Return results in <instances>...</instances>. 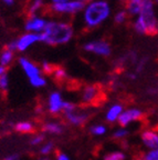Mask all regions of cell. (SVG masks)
<instances>
[{"mask_svg": "<svg viewBox=\"0 0 158 160\" xmlns=\"http://www.w3.org/2000/svg\"><path fill=\"white\" fill-rule=\"evenodd\" d=\"M40 35L41 41L47 45H63L69 42L73 37V27L67 22L48 21L44 30Z\"/></svg>", "mask_w": 158, "mask_h": 160, "instance_id": "obj_1", "label": "cell"}, {"mask_svg": "<svg viewBox=\"0 0 158 160\" xmlns=\"http://www.w3.org/2000/svg\"><path fill=\"white\" fill-rule=\"evenodd\" d=\"M136 32L155 35L158 32V20L155 13L153 0H144L143 8L134 23Z\"/></svg>", "mask_w": 158, "mask_h": 160, "instance_id": "obj_2", "label": "cell"}, {"mask_svg": "<svg viewBox=\"0 0 158 160\" xmlns=\"http://www.w3.org/2000/svg\"><path fill=\"white\" fill-rule=\"evenodd\" d=\"M111 15V6L105 0L91 1L84 7L83 19L89 28H94L103 23Z\"/></svg>", "mask_w": 158, "mask_h": 160, "instance_id": "obj_3", "label": "cell"}, {"mask_svg": "<svg viewBox=\"0 0 158 160\" xmlns=\"http://www.w3.org/2000/svg\"><path fill=\"white\" fill-rule=\"evenodd\" d=\"M85 3L80 1V0H67L64 2L52 3L51 10L53 12L62 13V15H73L77 13L82 10H84Z\"/></svg>", "mask_w": 158, "mask_h": 160, "instance_id": "obj_4", "label": "cell"}, {"mask_svg": "<svg viewBox=\"0 0 158 160\" xmlns=\"http://www.w3.org/2000/svg\"><path fill=\"white\" fill-rule=\"evenodd\" d=\"M84 50H86L89 52H93L95 55L103 56L106 57L111 53V47L107 42L102 41V40H97V41H90L86 42L83 46Z\"/></svg>", "mask_w": 158, "mask_h": 160, "instance_id": "obj_5", "label": "cell"}, {"mask_svg": "<svg viewBox=\"0 0 158 160\" xmlns=\"http://www.w3.org/2000/svg\"><path fill=\"white\" fill-rule=\"evenodd\" d=\"M41 41V35L38 32H29L22 35L19 39L17 40L18 45V50L19 51H25L31 45H33L35 42H39Z\"/></svg>", "mask_w": 158, "mask_h": 160, "instance_id": "obj_6", "label": "cell"}, {"mask_svg": "<svg viewBox=\"0 0 158 160\" xmlns=\"http://www.w3.org/2000/svg\"><path fill=\"white\" fill-rule=\"evenodd\" d=\"M47 22H48L47 20L43 19V18H41V17H38L37 15L31 16V17L29 18V20L26 22L25 28L27 31H29V32L40 33L44 30L45 26H47Z\"/></svg>", "mask_w": 158, "mask_h": 160, "instance_id": "obj_7", "label": "cell"}, {"mask_svg": "<svg viewBox=\"0 0 158 160\" xmlns=\"http://www.w3.org/2000/svg\"><path fill=\"white\" fill-rule=\"evenodd\" d=\"M142 116H143V112H142L141 110L133 108V109H128V110H126V111H123L117 121H118L121 126L126 127V126L129 125V123L133 122V121L141 119Z\"/></svg>", "mask_w": 158, "mask_h": 160, "instance_id": "obj_8", "label": "cell"}, {"mask_svg": "<svg viewBox=\"0 0 158 160\" xmlns=\"http://www.w3.org/2000/svg\"><path fill=\"white\" fill-rule=\"evenodd\" d=\"M142 141L144 146L147 147L148 149H157L158 148V132L147 130L142 133Z\"/></svg>", "mask_w": 158, "mask_h": 160, "instance_id": "obj_9", "label": "cell"}, {"mask_svg": "<svg viewBox=\"0 0 158 160\" xmlns=\"http://www.w3.org/2000/svg\"><path fill=\"white\" fill-rule=\"evenodd\" d=\"M19 63L21 66V68L23 69V71L26 72V75L29 78L35 77L38 75H41V70L39 67H37L35 65H33L29 59L27 58H20L19 59Z\"/></svg>", "mask_w": 158, "mask_h": 160, "instance_id": "obj_10", "label": "cell"}, {"mask_svg": "<svg viewBox=\"0 0 158 160\" xmlns=\"http://www.w3.org/2000/svg\"><path fill=\"white\" fill-rule=\"evenodd\" d=\"M63 100L59 92H52L49 97V111L53 115H57L62 111L63 107Z\"/></svg>", "mask_w": 158, "mask_h": 160, "instance_id": "obj_11", "label": "cell"}, {"mask_svg": "<svg viewBox=\"0 0 158 160\" xmlns=\"http://www.w3.org/2000/svg\"><path fill=\"white\" fill-rule=\"evenodd\" d=\"M99 88L96 86H87L82 92V100L84 102H92L94 100H96L99 97Z\"/></svg>", "mask_w": 158, "mask_h": 160, "instance_id": "obj_12", "label": "cell"}, {"mask_svg": "<svg viewBox=\"0 0 158 160\" xmlns=\"http://www.w3.org/2000/svg\"><path fill=\"white\" fill-rule=\"evenodd\" d=\"M65 117L67 118V120H69L72 125L81 126V125H83L85 121H86L89 116H87L86 113L77 112L75 110H73V111H71V112L65 113Z\"/></svg>", "mask_w": 158, "mask_h": 160, "instance_id": "obj_13", "label": "cell"}, {"mask_svg": "<svg viewBox=\"0 0 158 160\" xmlns=\"http://www.w3.org/2000/svg\"><path fill=\"white\" fill-rule=\"evenodd\" d=\"M127 1V12L131 16H138L143 8L144 0H126Z\"/></svg>", "mask_w": 158, "mask_h": 160, "instance_id": "obj_14", "label": "cell"}, {"mask_svg": "<svg viewBox=\"0 0 158 160\" xmlns=\"http://www.w3.org/2000/svg\"><path fill=\"white\" fill-rule=\"evenodd\" d=\"M122 112H123V107L121 105H113L107 111L106 120L109 122H115V121L118 120Z\"/></svg>", "mask_w": 158, "mask_h": 160, "instance_id": "obj_15", "label": "cell"}, {"mask_svg": "<svg viewBox=\"0 0 158 160\" xmlns=\"http://www.w3.org/2000/svg\"><path fill=\"white\" fill-rule=\"evenodd\" d=\"M43 131L48 133H52V135H60L63 131V128L57 122H48L43 126Z\"/></svg>", "mask_w": 158, "mask_h": 160, "instance_id": "obj_16", "label": "cell"}, {"mask_svg": "<svg viewBox=\"0 0 158 160\" xmlns=\"http://www.w3.org/2000/svg\"><path fill=\"white\" fill-rule=\"evenodd\" d=\"M44 5V0H33L31 5L29 6V9H28V15L31 17V16H35L37 12L40 9H42Z\"/></svg>", "mask_w": 158, "mask_h": 160, "instance_id": "obj_17", "label": "cell"}, {"mask_svg": "<svg viewBox=\"0 0 158 160\" xmlns=\"http://www.w3.org/2000/svg\"><path fill=\"white\" fill-rule=\"evenodd\" d=\"M12 59H13V51L6 48L2 51V53H1V56H0V65H2L6 67V66L11 63Z\"/></svg>", "mask_w": 158, "mask_h": 160, "instance_id": "obj_18", "label": "cell"}, {"mask_svg": "<svg viewBox=\"0 0 158 160\" xmlns=\"http://www.w3.org/2000/svg\"><path fill=\"white\" fill-rule=\"evenodd\" d=\"M16 130L21 133L31 132L33 130V125L31 122H28V121H21V122H18L16 125Z\"/></svg>", "mask_w": 158, "mask_h": 160, "instance_id": "obj_19", "label": "cell"}, {"mask_svg": "<svg viewBox=\"0 0 158 160\" xmlns=\"http://www.w3.org/2000/svg\"><path fill=\"white\" fill-rule=\"evenodd\" d=\"M29 80H30V83H31V85H32L33 87H35V88L43 87V86H45V83H47L45 79L42 77L41 75H38V76H35V77L29 78Z\"/></svg>", "mask_w": 158, "mask_h": 160, "instance_id": "obj_20", "label": "cell"}, {"mask_svg": "<svg viewBox=\"0 0 158 160\" xmlns=\"http://www.w3.org/2000/svg\"><path fill=\"white\" fill-rule=\"evenodd\" d=\"M90 132L94 136H102L106 132V128L103 125H94L90 128Z\"/></svg>", "mask_w": 158, "mask_h": 160, "instance_id": "obj_21", "label": "cell"}, {"mask_svg": "<svg viewBox=\"0 0 158 160\" xmlns=\"http://www.w3.org/2000/svg\"><path fill=\"white\" fill-rule=\"evenodd\" d=\"M125 155L121 151H115L111 152L104 157V160H125Z\"/></svg>", "mask_w": 158, "mask_h": 160, "instance_id": "obj_22", "label": "cell"}, {"mask_svg": "<svg viewBox=\"0 0 158 160\" xmlns=\"http://www.w3.org/2000/svg\"><path fill=\"white\" fill-rule=\"evenodd\" d=\"M52 73L54 75L55 79L60 80V81H62L63 79L67 78V72H65V70L62 69V68H54V70H53Z\"/></svg>", "mask_w": 158, "mask_h": 160, "instance_id": "obj_23", "label": "cell"}, {"mask_svg": "<svg viewBox=\"0 0 158 160\" xmlns=\"http://www.w3.org/2000/svg\"><path fill=\"white\" fill-rule=\"evenodd\" d=\"M127 17V11L126 10H119L118 12L115 15V22L116 23H123Z\"/></svg>", "mask_w": 158, "mask_h": 160, "instance_id": "obj_24", "label": "cell"}, {"mask_svg": "<svg viewBox=\"0 0 158 160\" xmlns=\"http://www.w3.org/2000/svg\"><path fill=\"white\" fill-rule=\"evenodd\" d=\"M127 135H128V131L126 129H118L113 133V137L115 138V139H123V138L126 137Z\"/></svg>", "mask_w": 158, "mask_h": 160, "instance_id": "obj_25", "label": "cell"}, {"mask_svg": "<svg viewBox=\"0 0 158 160\" xmlns=\"http://www.w3.org/2000/svg\"><path fill=\"white\" fill-rule=\"evenodd\" d=\"M145 160H158V148L157 149L151 150V151L145 156Z\"/></svg>", "mask_w": 158, "mask_h": 160, "instance_id": "obj_26", "label": "cell"}, {"mask_svg": "<svg viewBox=\"0 0 158 160\" xmlns=\"http://www.w3.org/2000/svg\"><path fill=\"white\" fill-rule=\"evenodd\" d=\"M73 110H75V106L73 105V103L71 102H63V107H62V111L65 113H69L71 112V111H73Z\"/></svg>", "mask_w": 158, "mask_h": 160, "instance_id": "obj_27", "label": "cell"}, {"mask_svg": "<svg viewBox=\"0 0 158 160\" xmlns=\"http://www.w3.org/2000/svg\"><path fill=\"white\" fill-rule=\"evenodd\" d=\"M52 149H53V145H52V142H48V143H45L44 146H42L41 153L42 155H49V153L52 151Z\"/></svg>", "mask_w": 158, "mask_h": 160, "instance_id": "obj_28", "label": "cell"}, {"mask_svg": "<svg viewBox=\"0 0 158 160\" xmlns=\"http://www.w3.org/2000/svg\"><path fill=\"white\" fill-rule=\"evenodd\" d=\"M8 83H9V81H8V76L6 75H2L0 76V89H7L8 88Z\"/></svg>", "mask_w": 158, "mask_h": 160, "instance_id": "obj_29", "label": "cell"}, {"mask_svg": "<svg viewBox=\"0 0 158 160\" xmlns=\"http://www.w3.org/2000/svg\"><path fill=\"white\" fill-rule=\"evenodd\" d=\"M44 140V137H43V135H37L35 136V137L31 139V141H30V143L32 146H35V145H40V143H42V141Z\"/></svg>", "mask_w": 158, "mask_h": 160, "instance_id": "obj_30", "label": "cell"}, {"mask_svg": "<svg viewBox=\"0 0 158 160\" xmlns=\"http://www.w3.org/2000/svg\"><path fill=\"white\" fill-rule=\"evenodd\" d=\"M42 68H43L45 73H52L53 72V70H54V67H53L51 63L47 62V61H44V62L42 63Z\"/></svg>", "mask_w": 158, "mask_h": 160, "instance_id": "obj_31", "label": "cell"}, {"mask_svg": "<svg viewBox=\"0 0 158 160\" xmlns=\"http://www.w3.org/2000/svg\"><path fill=\"white\" fill-rule=\"evenodd\" d=\"M146 62H147V58H143V59H142L141 61H139L138 65H137V67H136V73L142 72V70L144 69V67H145Z\"/></svg>", "mask_w": 158, "mask_h": 160, "instance_id": "obj_32", "label": "cell"}, {"mask_svg": "<svg viewBox=\"0 0 158 160\" xmlns=\"http://www.w3.org/2000/svg\"><path fill=\"white\" fill-rule=\"evenodd\" d=\"M7 49L11 50V51H13L15 52L16 50H18V45H17V40H13V41H10L9 43L7 45Z\"/></svg>", "mask_w": 158, "mask_h": 160, "instance_id": "obj_33", "label": "cell"}, {"mask_svg": "<svg viewBox=\"0 0 158 160\" xmlns=\"http://www.w3.org/2000/svg\"><path fill=\"white\" fill-rule=\"evenodd\" d=\"M57 160H70V158L67 157L65 153H62V152H60L59 155L57 156Z\"/></svg>", "mask_w": 158, "mask_h": 160, "instance_id": "obj_34", "label": "cell"}, {"mask_svg": "<svg viewBox=\"0 0 158 160\" xmlns=\"http://www.w3.org/2000/svg\"><path fill=\"white\" fill-rule=\"evenodd\" d=\"M5 160H19V157H18L17 155H11L9 156V157H7Z\"/></svg>", "mask_w": 158, "mask_h": 160, "instance_id": "obj_35", "label": "cell"}, {"mask_svg": "<svg viewBox=\"0 0 158 160\" xmlns=\"http://www.w3.org/2000/svg\"><path fill=\"white\" fill-rule=\"evenodd\" d=\"M3 3H6V5H8V6H11V5H13L15 3V0H1Z\"/></svg>", "mask_w": 158, "mask_h": 160, "instance_id": "obj_36", "label": "cell"}, {"mask_svg": "<svg viewBox=\"0 0 158 160\" xmlns=\"http://www.w3.org/2000/svg\"><path fill=\"white\" fill-rule=\"evenodd\" d=\"M6 73V67L2 65H0V76H2Z\"/></svg>", "mask_w": 158, "mask_h": 160, "instance_id": "obj_37", "label": "cell"}, {"mask_svg": "<svg viewBox=\"0 0 158 160\" xmlns=\"http://www.w3.org/2000/svg\"><path fill=\"white\" fill-rule=\"evenodd\" d=\"M52 3H59V2H64V1H67V0H50Z\"/></svg>", "mask_w": 158, "mask_h": 160, "instance_id": "obj_38", "label": "cell"}, {"mask_svg": "<svg viewBox=\"0 0 158 160\" xmlns=\"http://www.w3.org/2000/svg\"><path fill=\"white\" fill-rule=\"evenodd\" d=\"M128 77L131 79H136L137 78V73H131V75H128Z\"/></svg>", "mask_w": 158, "mask_h": 160, "instance_id": "obj_39", "label": "cell"}, {"mask_svg": "<svg viewBox=\"0 0 158 160\" xmlns=\"http://www.w3.org/2000/svg\"><path fill=\"white\" fill-rule=\"evenodd\" d=\"M80 1H82V2H91V1H93V0H80Z\"/></svg>", "mask_w": 158, "mask_h": 160, "instance_id": "obj_40", "label": "cell"}, {"mask_svg": "<svg viewBox=\"0 0 158 160\" xmlns=\"http://www.w3.org/2000/svg\"><path fill=\"white\" fill-rule=\"evenodd\" d=\"M40 160H50L49 158H42V159H40Z\"/></svg>", "mask_w": 158, "mask_h": 160, "instance_id": "obj_41", "label": "cell"}, {"mask_svg": "<svg viewBox=\"0 0 158 160\" xmlns=\"http://www.w3.org/2000/svg\"><path fill=\"white\" fill-rule=\"evenodd\" d=\"M138 160H145V158H143V159H142V158H141V159H138Z\"/></svg>", "mask_w": 158, "mask_h": 160, "instance_id": "obj_42", "label": "cell"}, {"mask_svg": "<svg viewBox=\"0 0 158 160\" xmlns=\"http://www.w3.org/2000/svg\"><path fill=\"white\" fill-rule=\"evenodd\" d=\"M119 1H126V0H119Z\"/></svg>", "mask_w": 158, "mask_h": 160, "instance_id": "obj_43", "label": "cell"}, {"mask_svg": "<svg viewBox=\"0 0 158 160\" xmlns=\"http://www.w3.org/2000/svg\"><path fill=\"white\" fill-rule=\"evenodd\" d=\"M157 2H158V0H157Z\"/></svg>", "mask_w": 158, "mask_h": 160, "instance_id": "obj_44", "label": "cell"}]
</instances>
